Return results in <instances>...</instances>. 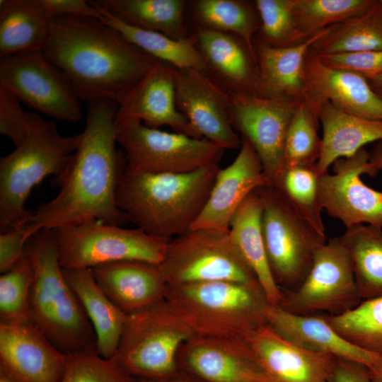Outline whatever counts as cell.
Masks as SVG:
<instances>
[{"label": "cell", "mask_w": 382, "mask_h": 382, "mask_svg": "<svg viewBox=\"0 0 382 382\" xmlns=\"http://www.w3.org/2000/svg\"><path fill=\"white\" fill-rule=\"evenodd\" d=\"M173 69L176 107L197 137L225 150L240 148L241 139L232 123L231 93L207 73Z\"/></svg>", "instance_id": "cell-15"}, {"label": "cell", "mask_w": 382, "mask_h": 382, "mask_svg": "<svg viewBox=\"0 0 382 382\" xmlns=\"http://www.w3.org/2000/svg\"><path fill=\"white\" fill-rule=\"evenodd\" d=\"M197 26L235 35L255 54L254 37L260 21L254 1L242 0H197L192 4Z\"/></svg>", "instance_id": "cell-35"}, {"label": "cell", "mask_w": 382, "mask_h": 382, "mask_svg": "<svg viewBox=\"0 0 382 382\" xmlns=\"http://www.w3.org/2000/svg\"><path fill=\"white\" fill-rule=\"evenodd\" d=\"M282 291L284 299L279 306L300 315L319 311L340 314L361 301L349 256L339 237L317 250L306 277L297 289Z\"/></svg>", "instance_id": "cell-13"}, {"label": "cell", "mask_w": 382, "mask_h": 382, "mask_svg": "<svg viewBox=\"0 0 382 382\" xmlns=\"http://www.w3.org/2000/svg\"><path fill=\"white\" fill-rule=\"evenodd\" d=\"M0 86L52 118L78 122L80 98L64 73L42 50L0 59Z\"/></svg>", "instance_id": "cell-12"}, {"label": "cell", "mask_w": 382, "mask_h": 382, "mask_svg": "<svg viewBox=\"0 0 382 382\" xmlns=\"http://www.w3.org/2000/svg\"><path fill=\"white\" fill-rule=\"evenodd\" d=\"M364 77L373 91L382 99V74Z\"/></svg>", "instance_id": "cell-50"}, {"label": "cell", "mask_w": 382, "mask_h": 382, "mask_svg": "<svg viewBox=\"0 0 382 382\" xmlns=\"http://www.w3.org/2000/svg\"><path fill=\"white\" fill-rule=\"evenodd\" d=\"M117 103V118L138 120L154 129L168 126L175 132L200 139L176 107L174 69L166 62L158 60Z\"/></svg>", "instance_id": "cell-21"}, {"label": "cell", "mask_w": 382, "mask_h": 382, "mask_svg": "<svg viewBox=\"0 0 382 382\" xmlns=\"http://www.w3.org/2000/svg\"><path fill=\"white\" fill-rule=\"evenodd\" d=\"M318 57L332 68L352 71L364 76L382 74V50Z\"/></svg>", "instance_id": "cell-44"}, {"label": "cell", "mask_w": 382, "mask_h": 382, "mask_svg": "<svg viewBox=\"0 0 382 382\" xmlns=\"http://www.w3.org/2000/svg\"><path fill=\"white\" fill-rule=\"evenodd\" d=\"M270 185L260 160L250 142L241 137L234 161L219 168L209 196L190 229H212L228 232L234 214L254 191Z\"/></svg>", "instance_id": "cell-20"}, {"label": "cell", "mask_w": 382, "mask_h": 382, "mask_svg": "<svg viewBox=\"0 0 382 382\" xmlns=\"http://www.w3.org/2000/svg\"><path fill=\"white\" fill-rule=\"evenodd\" d=\"M323 127L322 148L316 168L319 175L328 173L335 161L355 154L370 142L382 141V120L347 113L329 102L319 112Z\"/></svg>", "instance_id": "cell-27"}, {"label": "cell", "mask_w": 382, "mask_h": 382, "mask_svg": "<svg viewBox=\"0 0 382 382\" xmlns=\"http://www.w3.org/2000/svg\"><path fill=\"white\" fill-rule=\"evenodd\" d=\"M382 50V6L376 1L364 14L330 26L311 50L318 56Z\"/></svg>", "instance_id": "cell-34"}, {"label": "cell", "mask_w": 382, "mask_h": 382, "mask_svg": "<svg viewBox=\"0 0 382 382\" xmlns=\"http://www.w3.org/2000/svg\"><path fill=\"white\" fill-rule=\"evenodd\" d=\"M219 164L186 173H150L127 166L116 204L139 228L170 240L188 230L202 212Z\"/></svg>", "instance_id": "cell-3"}, {"label": "cell", "mask_w": 382, "mask_h": 382, "mask_svg": "<svg viewBox=\"0 0 382 382\" xmlns=\"http://www.w3.org/2000/svg\"><path fill=\"white\" fill-rule=\"evenodd\" d=\"M188 325L163 300L127 315L112 359L137 380H158L178 371L182 345L194 335Z\"/></svg>", "instance_id": "cell-7"}, {"label": "cell", "mask_w": 382, "mask_h": 382, "mask_svg": "<svg viewBox=\"0 0 382 382\" xmlns=\"http://www.w3.org/2000/svg\"><path fill=\"white\" fill-rule=\"evenodd\" d=\"M262 204L256 191L240 206L230 224L231 238L255 274L271 306H280L284 293L268 261L262 232Z\"/></svg>", "instance_id": "cell-28"}, {"label": "cell", "mask_w": 382, "mask_h": 382, "mask_svg": "<svg viewBox=\"0 0 382 382\" xmlns=\"http://www.w3.org/2000/svg\"><path fill=\"white\" fill-rule=\"evenodd\" d=\"M69 285L80 301L93 328L98 354L115 356L127 315L117 308L96 282L91 269H64Z\"/></svg>", "instance_id": "cell-29"}, {"label": "cell", "mask_w": 382, "mask_h": 382, "mask_svg": "<svg viewBox=\"0 0 382 382\" xmlns=\"http://www.w3.org/2000/svg\"><path fill=\"white\" fill-rule=\"evenodd\" d=\"M28 224L13 226L0 234V272L12 268L25 255Z\"/></svg>", "instance_id": "cell-45"}, {"label": "cell", "mask_w": 382, "mask_h": 382, "mask_svg": "<svg viewBox=\"0 0 382 382\" xmlns=\"http://www.w3.org/2000/svg\"><path fill=\"white\" fill-rule=\"evenodd\" d=\"M192 35L213 79L231 93L257 94L256 56L241 38L201 26H197Z\"/></svg>", "instance_id": "cell-22"}, {"label": "cell", "mask_w": 382, "mask_h": 382, "mask_svg": "<svg viewBox=\"0 0 382 382\" xmlns=\"http://www.w3.org/2000/svg\"><path fill=\"white\" fill-rule=\"evenodd\" d=\"M160 267L168 285L215 281L258 283L229 232L212 229H190L170 239Z\"/></svg>", "instance_id": "cell-10"}, {"label": "cell", "mask_w": 382, "mask_h": 382, "mask_svg": "<svg viewBox=\"0 0 382 382\" xmlns=\"http://www.w3.org/2000/svg\"><path fill=\"white\" fill-rule=\"evenodd\" d=\"M165 300L197 335L248 340L267 325L270 303L258 283L168 284Z\"/></svg>", "instance_id": "cell-5"}, {"label": "cell", "mask_w": 382, "mask_h": 382, "mask_svg": "<svg viewBox=\"0 0 382 382\" xmlns=\"http://www.w3.org/2000/svg\"><path fill=\"white\" fill-rule=\"evenodd\" d=\"M118 103L103 99L88 103L86 125L62 173L53 180L57 195L42 203L26 227L28 239L42 229H56L96 219L123 226L129 222L116 204V192L127 166L116 148Z\"/></svg>", "instance_id": "cell-1"}, {"label": "cell", "mask_w": 382, "mask_h": 382, "mask_svg": "<svg viewBox=\"0 0 382 382\" xmlns=\"http://www.w3.org/2000/svg\"><path fill=\"white\" fill-rule=\"evenodd\" d=\"M323 317L348 342L382 357V296L361 301L345 312Z\"/></svg>", "instance_id": "cell-36"}, {"label": "cell", "mask_w": 382, "mask_h": 382, "mask_svg": "<svg viewBox=\"0 0 382 382\" xmlns=\"http://www.w3.org/2000/svg\"><path fill=\"white\" fill-rule=\"evenodd\" d=\"M329 27L292 45L273 47L254 40L260 75L257 96L265 98L303 99V71L306 57L313 44Z\"/></svg>", "instance_id": "cell-26"}, {"label": "cell", "mask_w": 382, "mask_h": 382, "mask_svg": "<svg viewBox=\"0 0 382 382\" xmlns=\"http://www.w3.org/2000/svg\"><path fill=\"white\" fill-rule=\"evenodd\" d=\"M60 382H138L112 359L86 349L68 355L65 372Z\"/></svg>", "instance_id": "cell-42"}, {"label": "cell", "mask_w": 382, "mask_h": 382, "mask_svg": "<svg viewBox=\"0 0 382 382\" xmlns=\"http://www.w3.org/2000/svg\"><path fill=\"white\" fill-rule=\"evenodd\" d=\"M91 270L98 286L127 315L165 300L168 284L160 265L123 260L100 265Z\"/></svg>", "instance_id": "cell-23"}, {"label": "cell", "mask_w": 382, "mask_h": 382, "mask_svg": "<svg viewBox=\"0 0 382 382\" xmlns=\"http://www.w3.org/2000/svg\"><path fill=\"white\" fill-rule=\"evenodd\" d=\"M316 166H285L272 186L316 231L325 236Z\"/></svg>", "instance_id": "cell-37"}, {"label": "cell", "mask_w": 382, "mask_h": 382, "mask_svg": "<svg viewBox=\"0 0 382 382\" xmlns=\"http://www.w3.org/2000/svg\"><path fill=\"white\" fill-rule=\"evenodd\" d=\"M327 382H373L369 368L360 363L335 357Z\"/></svg>", "instance_id": "cell-47"}, {"label": "cell", "mask_w": 382, "mask_h": 382, "mask_svg": "<svg viewBox=\"0 0 382 382\" xmlns=\"http://www.w3.org/2000/svg\"><path fill=\"white\" fill-rule=\"evenodd\" d=\"M45 56L66 76L80 100H117L157 59L93 18L55 16Z\"/></svg>", "instance_id": "cell-2"}, {"label": "cell", "mask_w": 382, "mask_h": 382, "mask_svg": "<svg viewBox=\"0 0 382 382\" xmlns=\"http://www.w3.org/2000/svg\"><path fill=\"white\" fill-rule=\"evenodd\" d=\"M96 7L122 22L176 40L192 37L185 25L184 0H93Z\"/></svg>", "instance_id": "cell-31"}, {"label": "cell", "mask_w": 382, "mask_h": 382, "mask_svg": "<svg viewBox=\"0 0 382 382\" xmlns=\"http://www.w3.org/2000/svg\"><path fill=\"white\" fill-rule=\"evenodd\" d=\"M20 99L0 86V133L9 138L16 146L25 137L29 112L24 111Z\"/></svg>", "instance_id": "cell-43"}, {"label": "cell", "mask_w": 382, "mask_h": 382, "mask_svg": "<svg viewBox=\"0 0 382 382\" xmlns=\"http://www.w3.org/2000/svg\"><path fill=\"white\" fill-rule=\"evenodd\" d=\"M117 143L127 166L150 173H186L219 164L225 149L206 139L150 128L134 119H115Z\"/></svg>", "instance_id": "cell-11"}, {"label": "cell", "mask_w": 382, "mask_h": 382, "mask_svg": "<svg viewBox=\"0 0 382 382\" xmlns=\"http://www.w3.org/2000/svg\"><path fill=\"white\" fill-rule=\"evenodd\" d=\"M25 253L34 272L29 321L66 355L96 349L93 328L60 265L55 229H42L31 236Z\"/></svg>", "instance_id": "cell-4"}, {"label": "cell", "mask_w": 382, "mask_h": 382, "mask_svg": "<svg viewBox=\"0 0 382 382\" xmlns=\"http://www.w3.org/2000/svg\"><path fill=\"white\" fill-rule=\"evenodd\" d=\"M58 257L64 269H91L123 260L160 265L168 243L141 228L129 229L91 219L55 229Z\"/></svg>", "instance_id": "cell-9"}, {"label": "cell", "mask_w": 382, "mask_h": 382, "mask_svg": "<svg viewBox=\"0 0 382 382\" xmlns=\"http://www.w3.org/2000/svg\"><path fill=\"white\" fill-rule=\"evenodd\" d=\"M373 382H382V361L371 369H369Z\"/></svg>", "instance_id": "cell-51"}, {"label": "cell", "mask_w": 382, "mask_h": 382, "mask_svg": "<svg viewBox=\"0 0 382 382\" xmlns=\"http://www.w3.org/2000/svg\"><path fill=\"white\" fill-rule=\"evenodd\" d=\"M177 365L205 382H274L246 340L194 335L180 349Z\"/></svg>", "instance_id": "cell-17"}, {"label": "cell", "mask_w": 382, "mask_h": 382, "mask_svg": "<svg viewBox=\"0 0 382 382\" xmlns=\"http://www.w3.org/2000/svg\"><path fill=\"white\" fill-rule=\"evenodd\" d=\"M303 100L317 112L329 102L349 114L382 120V99L361 74L330 67L311 49L303 71Z\"/></svg>", "instance_id": "cell-18"}, {"label": "cell", "mask_w": 382, "mask_h": 382, "mask_svg": "<svg viewBox=\"0 0 382 382\" xmlns=\"http://www.w3.org/2000/svg\"><path fill=\"white\" fill-rule=\"evenodd\" d=\"M248 342L274 382H327L335 357L303 349L280 337L267 325Z\"/></svg>", "instance_id": "cell-25"}, {"label": "cell", "mask_w": 382, "mask_h": 382, "mask_svg": "<svg viewBox=\"0 0 382 382\" xmlns=\"http://www.w3.org/2000/svg\"><path fill=\"white\" fill-rule=\"evenodd\" d=\"M339 238L349 256L361 301L382 296V228L357 224Z\"/></svg>", "instance_id": "cell-32"}, {"label": "cell", "mask_w": 382, "mask_h": 382, "mask_svg": "<svg viewBox=\"0 0 382 382\" xmlns=\"http://www.w3.org/2000/svg\"><path fill=\"white\" fill-rule=\"evenodd\" d=\"M97 8L103 23L117 30L129 42L157 60L176 68L193 69L208 74V66L195 43L193 35L190 39L176 40L161 33L132 27L103 9Z\"/></svg>", "instance_id": "cell-33"}, {"label": "cell", "mask_w": 382, "mask_h": 382, "mask_svg": "<svg viewBox=\"0 0 382 382\" xmlns=\"http://www.w3.org/2000/svg\"><path fill=\"white\" fill-rule=\"evenodd\" d=\"M332 171L319 178L322 208L347 228L367 224L382 228V192L360 178L363 174L373 177L378 172L370 163L369 152L362 148L350 157L337 159Z\"/></svg>", "instance_id": "cell-16"}, {"label": "cell", "mask_w": 382, "mask_h": 382, "mask_svg": "<svg viewBox=\"0 0 382 382\" xmlns=\"http://www.w3.org/2000/svg\"><path fill=\"white\" fill-rule=\"evenodd\" d=\"M68 355L30 321L0 323V371L16 382H60Z\"/></svg>", "instance_id": "cell-19"}, {"label": "cell", "mask_w": 382, "mask_h": 382, "mask_svg": "<svg viewBox=\"0 0 382 382\" xmlns=\"http://www.w3.org/2000/svg\"><path fill=\"white\" fill-rule=\"evenodd\" d=\"M231 97L233 126L252 145L273 185L285 167V139L301 100L248 93H231Z\"/></svg>", "instance_id": "cell-14"}, {"label": "cell", "mask_w": 382, "mask_h": 382, "mask_svg": "<svg viewBox=\"0 0 382 382\" xmlns=\"http://www.w3.org/2000/svg\"><path fill=\"white\" fill-rule=\"evenodd\" d=\"M79 134L64 137L56 125L29 112L28 127L22 141L0 158V231L28 224L34 211L25 204L34 187L47 176L58 177L79 143Z\"/></svg>", "instance_id": "cell-6"}, {"label": "cell", "mask_w": 382, "mask_h": 382, "mask_svg": "<svg viewBox=\"0 0 382 382\" xmlns=\"http://www.w3.org/2000/svg\"><path fill=\"white\" fill-rule=\"evenodd\" d=\"M138 382H205L190 374L178 371L175 374L158 380H137Z\"/></svg>", "instance_id": "cell-48"}, {"label": "cell", "mask_w": 382, "mask_h": 382, "mask_svg": "<svg viewBox=\"0 0 382 382\" xmlns=\"http://www.w3.org/2000/svg\"><path fill=\"white\" fill-rule=\"evenodd\" d=\"M319 122L318 112L301 100L285 139V166L316 165L322 148V138L318 133Z\"/></svg>", "instance_id": "cell-39"}, {"label": "cell", "mask_w": 382, "mask_h": 382, "mask_svg": "<svg viewBox=\"0 0 382 382\" xmlns=\"http://www.w3.org/2000/svg\"><path fill=\"white\" fill-rule=\"evenodd\" d=\"M0 382H16L4 373L0 371Z\"/></svg>", "instance_id": "cell-52"}, {"label": "cell", "mask_w": 382, "mask_h": 382, "mask_svg": "<svg viewBox=\"0 0 382 382\" xmlns=\"http://www.w3.org/2000/svg\"><path fill=\"white\" fill-rule=\"evenodd\" d=\"M379 1H380V4H381V6H382V0H380Z\"/></svg>", "instance_id": "cell-53"}, {"label": "cell", "mask_w": 382, "mask_h": 382, "mask_svg": "<svg viewBox=\"0 0 382 382\" xmlns=\"http://www.w3.org/2000/svg\"><path fill=\"white\" fill-rule=\"evenodd\" d=\"M46 11L52 17L72 16L100 19L98 9L90 1L40 0Z\"/></svg>", "instance_id": "cell-46"}, {"label": "cell", "mask_w": 382, "mask_h": 382, "mask_svg": "<svg viewBox=\"0 0 382 382\" xmlns=\"http://www.w3.org/2000/svg\"><path fill=\"white\" fill-rule=\"evenodd\" d=\"M52 19L40 0H1L0 59L42 50L50 39Z\"/></svg>", "instance_id": "cell-30"}, {"label": "cell", "mask_w": 382, "mask_h": 382, "mask_svg": "<svg viewBox=\"0 0 382 382\" xmlns=\"http://www.w3.org/2000/svg\"><path fill=\"white\" fill-rule=\"evenodd\" d=\"M369 161L376 170L382 169V141H379L369 152Z\"/></svg>", "instance_id": "cell-49"}, {"label": "cell", "mask_w": 382, "mask_h": 382, "mask_svg": "<svg viewBox=\"0 0 382 382\" xmlns=\"http://www.w3.org/2000/svg\"><path fill=\"white\" fill-rule=\"evenodd\" d=\"M260 27L258 40L273 47L299 43L294 18V0H256Z\"/></svg>", "instance_id": "cell-41"}, {"label": "cell", "mask_w": 382, "mask_h": 382, "mask_svg": "<svg viewBox=\"0 0 382 382\" xmlns=\"http://www.w3.org/2000/svg\"><path fill=\"white\" fill-rule=\"evenodd\" d=\"M262 204V232L272 275L282 291L304 281L325 236L316 231L272 185L255 190Z\"/></svg>", "instance_id": "cell-8"}, {"label": "cell", "mask_w": 382, "mask_h": 382, "mask_svg": "<svg viewBox=\"0 0 382 382\" xmlns=\"http://www.w3.org/2000/svg\"><path fill=\"white\" fill-rule=\"evenodd\" d=\"M376 0H294V18L299 42L324 29L361 16Z\"/></svg>", "instance_id": "cell-38"}, {"label": "cell", "mask_w": 382, "mask_h": 382, "mask_svg": "<svg viewBox=\"0 0 382 382\" xmlns=\"http://www.w3.org/2000/svg\"><path fill=\"white\" fill-rule=\"evenodd\" d=\"M33 267L24 256L0 277V323H21L29 320V302Z\"/></svg>", "instance_id": "cell-40"}, {"label": "cell", "mask_w": 382, "mask_h": 382, "mask_svg": "<svg viewBox=\"0 0 382 382\" xmlns=\"http://www.w3.org/2000/svg\"><path fill=\"white\" fill-rule=\"evenodd\" d=\"M265 316L267 325L277 335L307 351L356 361L369 369L382 361V357L343 338L323 316L296 314L270 304Z\"/></svg>", "instance_id": "cell-24"}]
</instances>
